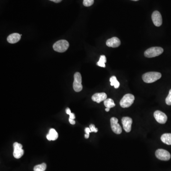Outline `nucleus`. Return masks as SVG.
<instances>
[{"label":"nucleus","instance_id":"obj_31","mask_svg":"<svg viewBox=\"0 0 171 171\" xmlns=\"http://www.w3.org/2000/svg\"><path fill=\"white\" fill-rule=\"evenodd\" d=\"M132 1H138V0H132Z\"/></svg>","mask_w":171,"mask_h":171},{"label":"nucleus","instance_id":"obj_23","mask_svg":"<svg viewBox=\"0 0 171 171\" xmlns=\"http://www.w3.org/2000/svg\"><path fill=\"white\" fill-rule=\"evenodd\" d=\"M89 128L91 129V132H98V129L97 128H96L95 125L93 124H91L89 125Z\"/></svg>","mask_w":171,"mask_h":171},{"label":"nucleus","instance_id":"obj_14","mask_svg":"<svg viewBox=\"0 0 171 171\" xmlns=\"http://www.w3.org/2000/svg\"><path fill=\"white\" fill-rule=\"evenodd\" d=\"M22 35L20 34L14 33L11 34L7 37V41L10 43L13 44L18 42L20 40H21Z\"/></svg>","mask_w":171,"mask_h":171},{"label":"nucleus","instance_id":"obj_24","mask_svg":"<svg viewBox=\"0 0 171 171\" xmlns=\"http://www.w3.org/2000/svg\"><path fill=\"white\" fill-rule=\"evenodd\" d=\"M85 133H86V134H89V133L91 132V129H90L89 128H86L85 129Z\"/></svg>","mask_w":171,"mask_h":171},{"label":"nucleus","instance_id":"obj_29","mask_svg":"<svg viewBox=\"0 0 171 171\" xmlns=\"http://www.w3.org/2000/svg\"><path fill=\"white\" fill-rule=\"evenodd\" d=\"M89 134H86V133L85 135V138H89Z\"/></svg>","mask_w":171,"mask_h":171},{"label":"nucleus","instance_id":"obj_2","mask_svg":"<svg viewBox=\"0 0 171 171\" xmlns=\"http://www.w3.org/2000/svg\"><path fill=\"white\" fill-rule=\"evenodd\" d=\"M163 52L164 49L161 47H151L145 51L144 55L147 58H154L162 54Z\"/></svg>","mask_w":171,"mask_h":171},{"label":"nucleus","instance_id":"obj_26","mask_svg":"<svg viewBox=\"0 0 171 171\" xmlns=\"http://www.w3.org/2000/svg\"><path fill=\"white\" fill-rule=\"evenodd\" d=\"M70 118H71V119H74L75 118V114L72 113H71L70 114Z\"/></svg>","mask_w":171,"mask_h":171},{"label":"nucleus","instance_id":"obj_21","mask_svg":"<svg viewBox=\"0 0 171 171\" xmlns=\"http://www.w3.org/2000/svg\"><path fill=\"white\" fill-rule=\"evenodd\" d=\"M94 0H83V5L86 7H89L93 5Z\"/></svg>","mask_w":171,"mask_h":171},{"label":"nucleus","instance_id":"obj_6","mask_svg":"<svg viewBox=\"0 0 171 171\" xmlns=\"http://www.w3.org/2000/svg\"><path fill=\"white\" fill-rule=\"evenodd\" d=\"M156 156L158 159L162 161H168L171 158L170 153L163 149L157 150L156 152Z\"/></svg>","mask_w":171,"mask_h":171},{"label":"nucleus","instance_id":"obj_28","mask_svg":"<svg viewBox=\"0 0 171 171\" xmlns=\"http://www.w3.org/2000/svg\"><path fill=\"white\" fill-rule=\"evenodd\" d=\"M49 1H53V2H54V3H60V1H62V0H49Z\"/></svg>","mask_w":171,"mask_h":171},{"label":"nucleus","instance_id":"obj_1","mask_svg":"<svg viewBox=\"0 0 171 171\" xmlns=\"http://www.w3.org/2000/svg\"><path fill=\"white\" fill-rule=\"evenodd\" d=\"M160 73L157 72H149L144 74L142 76L143 80L147 83H151L155 82L161 78Z\"/></svg>","mask_w":171,"mask_h":171},{"label":"nucleus","instance_id":"obj_9","mask_svg":"<svg viewBox=\"0 0 171 171\" xmlns=\"http://www.w3.org/2000/svg\"><path fill=\"white\" fill-rule=\"evenodd\" d=\"M154 116L157 122L160 124H165L167 120V117L166 114L159 110L155 111L154 114Z\"/></svg>","mask_w":171,"mask_h":171},{"label":"nucleus","instance_id":"obj_11","mask_svg":"<svg viewBox=\"0 0 171 171\" xmlns=\"http://www.w3.org/2000/svg\"><path fill=\"white\" fill-rule=\"evenodd\" d=\"M132 119L129 117H124L122 119L123 128L126 132L129 133L131 130Z\"/></svg>","mask_w":171,"mask_h":171},{"label":"nucleus","instance_id":"obj_4","mask_svg":"<svg viewBox=\"0 0 171 171\" xmlns=\"http://www.w3.org/2000/svg\"><path fill=\"white\" fill-rule=\"evenodd\" d=\"M135 96L131 94H125L120 102V105L123 108L130 107L134 103Z\"/></svg>","mask_w":171,"mask_h":171},{"label":"nucleus","instance_id":"obj_3","mask_svg":"<svg viewBox=\"0 0 171 171\" xmlns=\"http://www.w3.org/2000/svg\"><path fill=\"white\" fill-rule=\"evenodd\" d=\"M69 43L66 40H60L54 44L53 48L56 51L58 52H64L69 48Z\"/></svg>","mask_w":171,"mask_h":171},{"label":"nucleus","instance_id":"obj_10","mask_svg":"<svg viewBox=\"0 0 171 171\" xmlns=\"http://www.w3.org/2000/svg\"><path fill=\"white\" fill-rule=\"evenodd\" d=\"M152 19L154 25L160 27L162 24L163 20L161 13L158 11H154L152 15Z\"/></svg>","mask_w":171,"mask_h":171},{"label":"nucleus","instance_id":"obj_13","mask_svg":"<svg viewBox=\"0 0 171 171\" xmlns=\"http://www.w3.org/2000/svg\"><path fill=\"white\" fill-rule=\"evenodd\" d=\"M107 99V95L105 93H97L94 94L92 96V99L93 101L99 103L102 101Z\"/></svg>","mask_w":171,"mask_h":171},{"label":"nucleus","instance_id":"obj_19","mask_svg":"<svg viewBox=\"0 0 171 171\" xmlns=\"http://www.w3.org/2000/svg\"><path fill=\"white\" fill-rule=\"evenodd\" d=\"M107 62L106 57L105 55L100 56V59L99 60V62H97V65L101 67H106V65L105 63Z\"/></svg>","mask_w":171,"mask_h":171},{"label":"nucleus","instance_id":"obj_25","mask_svg":"<svg viewBox=\"0 0 171 171\" xmlns=\"http://www.w3.org/2000/svg\"><path fill=\"white\" fill-rule=\"evenodd\" d=\"M69 122L71 125H75L76 123L74 119H71V118H69Z\"/></svg>","mask_w":171,"mask_h":171},{"label":"nucleus","instance_id":"obj_16","mask_svg":"<svg viewBox=\"0 0 171 171\" xmlns=\"http://www.w3.org/2000/svg\"><path fill=\"white\" fill-rule=\"evenodd\" d=\"M161 140L166 145H171V133H165L163 134L161 137Z\"/></svg>","mask_w":171,"mask_h":171},{"label":"nucleus","instance_id":"obj_20","mask_svg":"<svg viewBox=\"0 0 171 171\" xmlns=\"http://www.w3.org/2000/svg\"><path fill=\"white\" fill-rule=\"evenodd\" d=\"M47 165L45 163H42L41 164L36 165L34 166V171H45L46 170Z\"/></svg>","mask_w":171,"mask_h":171},{"label":"nucleus","instance_id":"obj_27","mask_svg":"<svg viewBox=\"0 0 171 171\" xmlns=\"http://www.w3.org/2000/svg\"><path fill=\"white\" fill-rule=\"evenodd\" d=\"M66 113L67 114H69V115L71 113L70 109H69V108H67V109H66Z\"/></svg>","mask_w":171,"mask_h":171},{"label":"nucleus","instance_id":"obj_18","mask_svg":"<svg viewBox=\"0 0 171 171\" xmlns=\"http://www.w3.org/2000/svg\"><path fill=\"white\" fill-rule=\"evenodd\" d=\"M110 85L112 86H114V88H118L120 86V83L118 82V80H117V78L115 76H112L110 78Z\"/></svg>","mask_w":171,"mask_h":171},{"label":"nucleus","instance_id":"obj_17","mask_svg":"<svg viewBox=\"0 0 171 171\" xmlns=\"http://www.w3.org/2000/svg\"><path fill=\"white\" fill-rule=\"evenodd\" d=\"M104 104L106 108H109V109H111L116 106L114 104V101L111 99H106V100H104Z\"/></svg>","mask_w":171,"mask_h":171},{"label":"nucleus","instance_id":"obj_22","mask_svg":"<svg viewBox=\"0 0 171 171\" xmlns=\"http://www.w3.org/2000/svg\"><path fill=\"white\" fill-rule=\"evenodd\" d=\"M165 102L167 105L171 106V89L169 91L168 95L165 99Z\"/></svg>","mask_w":171,"mask_h":171},{"label":"nucleus","instance_id":"obj_8","mask_svg":"<svg viewBox=\"0 0 171 171\" xmlns=\"http://www.w3.org/2000/svg\"><path fill=\"white\" fill-rule=\"evenodd\" d=\"M118 119L116 117H112L110 119L111 129L116 134H120L122 132V128L118 123Z\"/></svg>","mask_w":171,"mask_h":171},{"label":"nucleus","instance_id":"obj_7","mask_svg":"<svg viewBox=\"0 0 171 171\" xmlns=\"http://www.w3.org/2000/svg\"><path fill=\"white\" fill-rule=\"evenodd\" d=\"M13 155L16 159H20L24 154V150L22 149V146L21 143L15 142L13 143Z\"/></svg>","mask_w":171,"mask_h":171},{"label":"nucleus","instance_id":"obj_30","mask_svg":"<svg viewBox=\"0 0 171 171\" xmlns=\"http://www.w3.org/2000/svg\"><path fill=\"white\" fill-rule=\"evenodd\" d=\"M110 109H109V108H106V109H105V110H106L107 112H109V111Z\"/></svg>","mask_w":171,"mask_h":171},{"label":"nucleus","instance_id":"obj_15","mask_svg":"<svg viewBox=\"0 0 171 171\" xmlns=\"http://www.w3.org/2000/svg\"><path fill=\"white\" fill-rule=\"evenodd\" d=\"M47 139L49 141L56 140L58 138V134L55 129L51 128L49 131V134L47 135Z\"/></svg>","mask_w":171,"mask_h":171},{"label":"nucleus","instance_id":"obj_12","mask_svg":"<svg viewBox=\"0 0 171 171\" xmlns=\"http://www.w3.org/2000/svg\"><path fill=\"white\" fill-rule=\"evenodd\" d=\"M121 44V41L118 38L113 37L107 40L106 45L108 47L112 48H117L119 47Z\"/></svg>","mask_w":171,"mask_h":171},{"label":"nucleus","instance_id":"obj_5","mask_svg":"<svg viewBox=\"0 0 171 171\" xmlns=\"http://www.w3.org/2000/svg\"><path fill=\"white\" fill-rule=\"evenodd\" d=\"M73 84V89L77 92L81 91L83 89V86L82 85V77L80 73L79 72H76L74 76Z\"/></svg>","mask_w":171,"mask_h":171}]
</instances>
